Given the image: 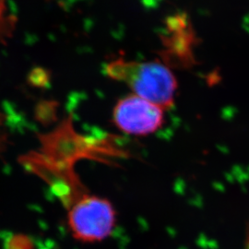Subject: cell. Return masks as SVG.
<instances>
[{
  "label": "cell",
  "mask_w": 249,
  "mask_h": 249,
  "mask_svg": "<svg viewBox=\"0 0 249 249\" xmlns=\"http://www.w3.org/2000/svg\"><path fill=\"white\" fill-rule=\"evenodd\" d=\"M107 75L126 83L135 94L166 109L174 105L178 82L167 67L157 61L118 59L107 65Z\"/></svg>",
  "instance_id": "1"
},
{
  "label": "cell",
  "mask_w": 249,
  "mask_h": 249,
  "mask_svg": "<svg viewBox=\"0 0 249 249\" xmlns=\"http://www.w3.org/2000/svg\"><path fill=\"white\" fill-rule=\"evenodd\" d=\"M116 211L106 198L83 193L69 209V225L75 238L96 242L107 238L116 226Z\"/></svg>",
  "instance_id": "2"
},
{
  "label": "cell",
  "mask_w": 249,
  "mask_h": 249,
  "mask_svg": "<svg viewBox=\"0 0 249 249\" xmlns=\"http://www.w3.org/2000/svg\"><path fill=\"white\" fill-rule=\"evenodd\" d=\"M113 118L115 124L124 133L149 136L162 127L164 109L135 94L118 101Z\"/></svg>",
  "instance_id": "3"
}]
</instances>
